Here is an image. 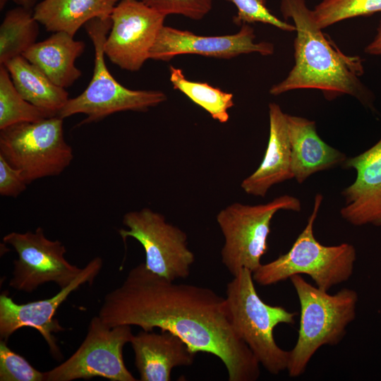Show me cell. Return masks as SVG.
Masks as SVG:
<instances>
[{"instance_id": "obj_1", "label": "cell", "mask_w": 381, "mask_h": 381, "mask_svg": "<svg viewBox=\"0 0 381 381\" xmlns=\"http://www.w3.org/2000/svg\"><path fill=\"white\" fill-rule=\"evenodd\" d=\"M98 316L109 327L169 332L194 353L217 357L229 381H255L260 377V364L231 325L226 298L208 287L175 283L140 263L105 295Z\"/></svg>"}, {"instance_id": "obj_2", "label": "cell", "mask_w": 381, "mask_h": 381, "mask_svg": "<svg viewBox=\"0 0 381 381\" xmlns=\"http://www.w3.org/2000/svg\"><path fill=\"white\" fill-rule=\"evenodd\" d=\"M280 11L296 27L295 64L287 76L270 89L272 95L298 89L321 90L327 99L342 95L374 110V96L361 82L362 59L343 53L318 27L306 0H281Z\"/></svg>"}, {"instance_id": "obj_3", "label": "cell", "mask_w": 381, "mask_h": 381, "mask_svg": "<svg viewBox=\"0 0 381 381\" xmlns=\"http://www.w3.org/2000/svg\"><path fill=\"white\" fill-rule=\"evenodd\" d=\"M290 281L300 303V322L297 341L289 351L286 370L291 377L306 371L316 351L325 345L339 344L347 326L356 316L357 292L344 288L334 294L308 283L300 274Z\"/></svg>"}, {"instance_id": "obj_4", "label": "cell", "mask_w": 381, "mask_h": 381, "mask_svg": "<svg viewBox=\"0 0 381 381\" xmlns=\"http://www.w3.org/2000/svg\"><path fill=\"white\" fill-rule=\"evenodd\" d=\"M254 282L253 272L243 268L227 284L225 298L230 323L259 363L278 375L287 368L289 351L278 346L274 329L279 324H294L296 313L264 302Z\"/></svg>"}, {"instance_id": "obj_5", "label": "cell", "mask_w": 381, "mask_h": 381, "mask_svg": "<svg viewBox=\"0 0 381 381\" xmlns=\"http://www.w3.org/2000/svg\"><path fill=\"white\" fill-rule=\"evenodd\" d=\"M322 199L321 194L315 195L306 226L289 250L270 262L262 264L253 272L255 282L270 286L296 274H306L316 286L328 291L332 286L349 279L356 260L355 247L348 243L324 246L314 236L313 225Z\"/></svg>"}, {"instance_id": "obj_6", "label": "cell", "mask_w": 381, "mask_h": 381, "mask_svg": "<svg viewBox=\"0 0 381 381\" xmlns=\"http://www.w3.org/2000/svg\"><path fill=\"white\" fill-rule=\"evenodd\" d=\"M112 25L111 17L93 18L85 28L95 49L92 79L78 96L69 99L58 116L62 119L77 114L87 116L79 125L100 121L119 111H146L167 100L160 90H131L120 84L110 73L104 60V44Z\"/></svg>"}, {"instance_id": "obj_7", "label": "cell", "mask_w": 381, "mask_h": 381, "mask_svg": "<svg viewBox=\"0 0 381 381\" xmlns=\"http://www.w3.org/2000/svg\"><path fill=\"white\" fill-rule=\"evenodd\" d=\"M300 200L284 195L257 205L234 202L217 214V222L224 238L222 262L234 277L243 268L254 272L267 250V238L273 216L279 210L298 212Z\"/></svg>"}, {"instance_id": "obj_8", "label": "cell", "mask_w": 381, "mask_h": 381, "mask_svg": "<svg viewBox=\"0 0 381 381\" xmlns=\"http://www.w3.org/2000/svg\"><path fill=\"white\" fill-rule=\"evenodd\" d=\"M63 120L56 116L0 130V155L22 172L28 184L61 174L72 162L73 149L64 138Z\"/></svg>"}, {"instance_id": "obj_9", "label": "cell", "mask_w": 381, "mask_h": 381, "mask_svg": "<svg viewBox=\"0 0 381 381\" xmlns=\"http://www.w3.org/2000/svg\"><path fill=\"white\" fill-rule=\"evenodd\" d=\"M130 325L109 327L97 315L92 318L78 349L58 366L44 372V381H72L101 377L111 381H135L127 369L123 349L133 337Z\"/></svg>"}, {"instance_id": "obj_10", "label": "cell", "mask_w": 381, "mask_h": 381, "mask_svg": "<svg viewBox=\"0 0 381 381\" xmlns=\"http://www.w3.org/2000/svg\"><path fill=\"white\" fill-rule=\"evenodd\" d=\"M123 224L128 229L119 230L121 237L133 238L142 245L147 270L171 281L189 276L195 255L183 230L148 207L126 213Z\"/></svg>"}, {"instance_id": "obj_11", "label": "cell", "mask_w": 381, "mask_h": 381, "mask_svg": "<svg viewBox=\"0 0 381 381\" xmlns=\"http://www.w3.org/2000/svg\"><path fill=\"white\" fill-rule=\"evenodd\" d=\"M3 241L18 254L9 281V286L16 290L31 293L50 282L62 289L83 271L66 260V247L59 240L47 238L42 227L34 232H11L3 237Z\"/></svg>"}, {"instance_id": "obj_12", "label": "cell", "mask_w": 381, "mask_h": 381, "mask_svg": "<svg viewBox=\"0 0 381 381\" xmlns=\"http://www.w3.org/2000/svg\"><path fill=\"white\" fill-rule=\"evenodd\" d=\"M166 16L142 1H120L111 14L112 25L104 44L105 56L121 68L139 71L150 59Z\"/></svg>"}, {"instance_id": "obj_13", "label": "cell", "mask_w": 381, "mask_h": 381, "mask_svg": "<svg viewBox=\"0 0 381 381\" xmlns=\"http://www.w3.org/2000/svg\"><path fill=\"white\" fill-rule=\"evenodd\" d=\"M102 267L100 258L92 259L71 284L49 298L18 304L8 294L2 293L0 295L1 340L7 341L11 334L22 327H32L43 337L52 355L61 359L62 354L54 334L64 331L65 328L54 318L55 313L73 291L86 283L92 284Z\"/></svg>"}, {"instance_id": "obj_14", "label": "cell", "mask_w": 381, "mask_h": 381, "mask_svg": "<svg viewBox=\"0 0 381 381\" xmlns=\"http://www.w3.org/2000/svg\"><path fill=\"white\" fill-rule=\"evenodd\" d=\"M254 29L241 25L233 35L201 36L190 31L164 25L150 50V59L167 61L180 54H198L218 59H231L241 54L256 52L263 56L274 53V44L255 42Z\"/></svg>"}, {"instance_id": "obj_15", "label": "cell", "mask_w": 381, "mask_h": 381, "mask_svg": "<svg viewBox=\"0 0 381 381\" xmlns=\"http://www.w3.org/2000/svg\"><path fill=\"white\" fill-rule=\"evenodd\" d=\"M341 165L356 172L354 182L341 193L345 199L341 217L353 226H381V138Z\"/></svg>"}, {"instance_id": "obj_16", "label": "cell", "mask_w": 381, "mask_h": 381, "mask_svg": "<svg viewBox=\"0 0 381 381\" xmlns=\"http://www.w3.org/2000/svg\"><path fill=\"white\" fill-rule=\"evenodd\" d=\"M130 344L140 381H169L172 370L189 366L194 353L178 336L167 332L140 331Z\"/></svg>"}, {"instance_id": "obj_17", "label": "cell", "mask_w": 381, "mask_h": 381, "mask_svg": "<svg viewBox=\"0 0 381 381\" xmlns=\"http://www.w3.org/2000/svg\"><path fill=\"white\" fill-rule=\"evenodd\" d=\"M270 133L264 158L258 168L241 183L249 195L265 197L277 183L294 179L286 114L279 104H269Z\"/></svg>"}, {"instance_id": "obj_18", "label": "cell", "mask_w": 381, "mask_h": 381, "mask_svg": "<svg viewBox=\"0 0 381 381\" xmlns=\"http://www.w3.org/2000/svg\"><path fill=\"white\" fill-rule=\"evenodd\" d=\"M291 145V170L298 183L320 171L342 164L346 155L324 142L314 121L286 114Z\"/></svg>"}, {"instance_id": "obj_19", "label": "cell", "mask_w": 381, "mask_h": 381, "mask_svg": "<svg viewBox=\"0 0 381 381\" xmlns=\"http://www.w3.org/2000/svg\"><path fill=\"white\" fill-rule=\"evenodd\" d=\"M83 41L75 40L65 32H54L47 39L35 43L23 54L55 85L66 88L73 84L82 72L75 65L85 50Z\"/></svg>"}, {"instance_id": "obj_20", "label": "cell", "mask_w": 381, "mask_h": 381, "mask_svg": "<svg viewBox=\"0 0 381 381\" xmlns=\"http://www.w3.org/2000/svg\"><path fill=\"white\" fill-rule=\"evenodd\" d=\"M119 0H43L34 11L37 22L47 31L65 32L74 37L80 28L93 18L105 20Z\"/></svg>"}, {"instance_id": "obj_21", "label": "cell", "mask_w": 381, "mask_h": 381, "mask_svg": "<svg viewBox=\"0 0 381 381\" xmlns=\"http://www.w3.org/2000/svg\"><path fill=\"white\" fill-rule=\"evenodd\" d=\"M4 66L15 87L25 100L53 116H58L69 99L65 88L55 85L23 56L12 59Z\"/></svg>"}, {"instance_id": "obj_22", "label": "cell", "mask_w": 381, "mask_h": 381, "mask_svg": "<svg viewBox=\"0 0 381 381\" xmlns=\"http://www.w3.org/2000/svg\"><path fill=\"white\" fill-rule=\"evenodd\" d=\"M38 25L32 9L18 6L6 13L0 26V66L23 56L36 43Z\"/></svg>"}, {"instance_id": "obj_23", "label": "cell", "mask_w": 381, "mask_h": 381, "mask_svg": "<svg viewBox=\"0 0 381 381\" xmlns=\"http://www.w3.org/2000/svg\"><path fill=\"white\" fill-rule=\"evenodd\" d=\"M170 81L174 89L185 94L193 102L207 111L220 123L229 119L228 110L234 105L233 94L224 92L206 83L188 80L181 69L169 67Z\"/></svg>"}, {"instance_id": "obj_24", "label": "cell", "mask_w": 381, "mask_h": 381, "mask_svg": "<svg viewBox=\"0 0 381 381\" xmlns=\"http://www.w3.org/2000/svg\"><path fill=\"white\" fill-rule=\"evenodd\" d=\"M56 116L25 100L15 87L5 66H0V130Z\"/></svg>"}, {"instance_id": "obj_25", "label": "cell", "mask_w": 381, "mask_h": 381, "mask_svg": "<svg viewBox=\"0 0 381 381\" xmlns=\"http://www.w3.org/2000/svg\"><path fill=\"white\" fill-rule=\"evenodd\" d=\"M319 28L358 16L381 12V0H322L313 9Z\"/></svg>"}, {"instance_id": "obj_26", "label": "cell", "mask_w": 381, "mask_h": 381, "mask_svg": "<svg viewBox=\"0 0 381 381\" xmlns=\"http://www.w3.org/2000/svg\"><path fill=\"white\" fill-rule=\"evenodd\" d=\"M0 341L1 381H44V372L35 369L22 356Z\"/></svg>"}, {"instance_id": "obj_27", "label": "cell", "mask_w": 381, "mask_h": 381, "mask_svg": "<svg viewBox=\"0 0 381 381\" xmlns=\"http://www.w3.org/2000/svg\"><path fill=\"white\" fill-rule=\"evenodd\" d=\"M227 1L232 2L237 8V15L233 19L237 25L260 22L272 25L284 31H296L294 24L280 20L269 11L266 0Z\"/></svg>"}, {"instance_id": "obj_28", "label": "cell", "mask_w": 381, "mask_h": 381, "mask_svg": "<svg viewBox=\"0 0 381 381\" xmlns=\"http://www.w3.org/2000/svg\"><path fill=\"white\" fill-rule=\"evenodd\" d=\"M150 8L167 16L181 15L195 20L202 19L212 9V0H141Z\"/></svg>"}, {"instance_id": "obj_29", "label": "cell", "mask_w": 381, "mask_h": 381, "mask_svg": "<svg viewBox=\"0 0 381 381\" xmlns=\"http://www.w3.org/2000/svg\"><path fill=\"white\" fill-rule=\"evenodd\" d=\"M28 185L22 172L0 155V194L16 198L26 190Z\"/></svg>"}, {"instance_id": "obj_30", "label": "cell", "mask_w": 381, "mask_h": 381, "mask_svg": "<svg viewBox=\"0 0 381 381\" xmlns=\"http://www.w3.org/2000/svg\"><path fill=\"white\" fill-rule=\"evenodd\" d=\"M365 52L370 55H381V20L377 30V34L365 47Z\"/></svg>"}, {"instance_id": "obj_31", "label": "cell", "mask_w": 381, "mask_h": 381, "mask_svg": "<svg viewBox=\"0 0 381 381\" xmlns=\"http://www.w3.org/2000/svg\"><path fill=\"white\" fill-rule=\"evenodd\" d=\"M11 1L18 5L19 6L25 7L28 9H32L35 7L37 0H0V9L2 10L6 3Z\"/></svg>"}]
</instances>
